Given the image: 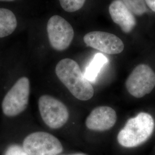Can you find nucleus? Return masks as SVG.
I'll return each instance as SVG.
<instances>
[{
    "label": "nucleus",
    "instance_id": "f257e3e1",
    "mask_svg": "<svg viewBox=\"0 0 155 155\" xmlns=\"http://www.w3.org/2000/svg\"><path fill=\"white\" fill-rule=\"evenodd\" d=\"M55 72L59 79L78 100L88 101L93 97L92 85L75 61L69 58L60 61L56 66Z\"/></svg>",
    "mask_w": 155,
    "mask_h": 155
},
{
    "label": "nucleus",
    "instance_id": "f03ea898",
    "mask_svg": "<svg viewBox=\"0 0 155 155\" xmlns=\"http://www.w3.org/2000/svg\"><path fill=\"white\" fill-rule=\"evenodd\" d=\"M155 121L150 114L141 112L128 120L117 136L118 143L125 148H133L144 143L153 132Z\"/></svg>",
    "mask_w": 155,
    "mask_h": 155
},
{
    "label": "nucleus",
    "instance_id": "7ed1b4c3",
    "mask_svg": "<svg viewBox=\"0 0 155 155\" xmlns=\"http://www.w3.org/2000/svg\"><path fill=\"white\" fill-rule=\"evenodd\" d=\"M30 82L28 78H20L6 94L2 102L3 113L8 117H15L25 110L28 105Z\"/></svg>",
    "mask_w": 155,
    "mask_h": 155
},
{
    "label": "nucleus",
    "instance_id": "20e7f679",
    "mask_svg": "<svg viewBox=\"0 0 155 155\" xmlns=\"http://www.w3.org/2000/svg\"><path fill=\"white\" fill-rule=\"evenodd\" d=\"M39 109L42 120L51 129L61 128L69 118V112L66 105L49 95L40 97Z\"/></svg>",
    "mask_w": 155,
    "mask_h": 155
},
{
    "label": "nucleus",
    "instance_id": "39448f33",
    "mask_svg": "<svg viewBox=\"0 0 155 155\" xmlns=\"http://www.w3.org/2000/svg\"><path fill=\"white\" fill-rule=\"evenodd\" d=\"M22 148L28 155H58L63 150L58 139L45 132L29 134L23 141Z\"/></svg>",
    "mask_w": 155,
    "mask_h": 155
},
{
    "label": "nucleus",
    "instance_id": "423d86ee",
    "mask_svg": "<svg viewBox=\"0 0 155 155\" xmlns=\"http://www.w3.org/2000/svg\"><path fill=\"white\" fill-rule=\"evenodd\" d=\"M125 85L129 94L136 98H142L155 87V72L148 65L139 64L127 77Z\"/></svg>",
    "mask_w": 155,
    "mask_h": 155
},
{
    "label": "nucleus",
    "instance_id": "0eeeda50",
    "mask_svg": "<svg viewBox=\"0 0 155 155\" xmlns=\"http://www.w3.org/2000/svg\"><path fill=\"white\" fill-rule=\"evenodd\" d=\"M47 31L50 45L56 51L66 50L74 39V31L71 25L58 15L53 16L49 19Z\"/></svg>",
    "mask_w": 155,
    "mask_h": 155
},
{
    "label": "nucleus",
    "instance_id": "6e6552de",
    "mask_svg": "<svg viewBox=\"0 0 155 155\" xmlns=\"http://www.w3.org/2000/svg\"><path fill=\"white\" fill-rule=\"evenodd\" d=\"M87 46L109 55L118 54L124 49V44L117 36L106 32L93 31L83 38Z\"/></svg>",
    "mask_w": 155,
    "mask_h": 155
},
{
    "label": "nucleus",
    "instance_id": "1a4fd4ad",
    "mask_svg": "<svg viewBox=\"0 0 155 155\" xmlns=\"http://www.w3.org/2000/svg\"><path fill=\"white\" fill-rule=\"evenodd\" d=\"M117 120L116 111L109 106H100L91 111L86 121L90 130L103 132L113 127Z\"/></svg>",
    "mask_w": 155,
    "mask_h": 155
},
{
    "label": "nucleus",
    "instance_id": "9d476101",
    "mask_svg": "<svg viewBox=\"0 0 155 155\" xmlns=\"http://www.w3.org/2000/svg\"><path fill=\"white\" fill-rule=\"evenodd\" d=\"M109 11L112 20L120 26L124 33H130L135 27V17L122 0H114L109 6Z\"/></svg>",
    "mask_w": 155,
    "mask_h": 155
},
{
    "label": "nucleus",
    "instance_id": "9b49d317",
    "mask_svg": "<svg viewBox=\"0 0 155 155\" xmlns=\"http://www.w3.org/2000/svg\"><path fill=\"white\" fill-rule=\"evenodd\" d=\"M16 17L11 10L0 8V38L11 35L16 29Z\"/></svg>",
    "mask_w": 155,
    "mask_h": 155
},
{
    "label": "nucleus",
    "instance_id": "f8f14e48",
    "mask_svg": "<svg viewBox=\"0 0 155 155\" xmlns=\"http://www.w3.org/2000/svg\"><path fill=\"white\" fill-rule=\"evenodd\" d=\"M107 61L108 59L104 55L101 53L95 54L93 60L86 68L84 73V77L89 82H94L101 71V69Z\"/></svg>",
    "mask_w": 155,
    "mask_h": 155
},
{
    "label": "nucleus",
    "instance_id": "ddd939ff",
    "mask_svg": "<svg viewBox=\"0 0 155 155\" xmlns=\"http://www.w3.org/2000/svg\"><path fill=\"white\" fill-rule=\"evenodd\" d=\"M127 8L134 15L142 16L147 12L145 0H122Z\"/></svg>",
    "mask_w": 155,
    "mask_h": 155
},
{
    "label": "nucleus",
    "instance_id": "4468645a",
    "mask_svg": "<svg viewBox=\"0 0 155 155\" xmlns=\"http://www.w3.org/2000/svg\"><path fill=\"white\" fill-rule=\"evenodd\" d=\"M61 8L67 12H74L81 9L86 0H59Z\"/></svg>",
    "mask_w": 155,
    "mask_h": 155
},
{
    "label": "nucleus",
    "instance_id": "2eb2a0df",
    "mask_svg": "<svg viewBox=\"0 0 155 155\" xmlns=\"http://www.w3.org/2000/svg\"><path fill=\"white\" fill-rule=\"evenodd\" d=\"M5 155H28L24 148L17 145H12L6 151Z\"/></svg>",
    "mask_w": 155,
    "mask_h": 155
},
{
    "label": "nucleus",
    "instance_id": "dca6fc26",
    "mask_svg": "<svg viewBox=\"0 0 155 155\" xmlns=\"http://www.w3.org/2000/svg\"><path fill=\"white\" fill-rule=\"evenodd\" d=\"M146 5L148 6L152 11L155 12V0H145Z\"/></svg>",
    "mask_w": 155,
    "mask_h": 155
},
{
    "label": "nucleus",
    "instance_id": "f3484780",
    "mask_svg": "<svg viewBox=\"0 0 155 155\" xmlns=\"http://www.w3.org/2000/svg\"><path fill=\"white\" fill-rule=\"evenodd\" d=\"M15 0H0V1H13Z\"/></svg>",
    "mask_w": 155,
    "mask_h": 155
},
{
    "label": "nucleus",
    "instance_id": "a211bd4d",
    "mask_svg": "<svg viewBox=\"0 0 155 155\" xmlns=\"http://www.w3.org/2000/svg\"><path fill=\"white\" fill-rule=\"evenodd\" d=\"M84 155V154H82V153H78V154H74V155Z\"/></svg>",
    "mask_w": 155,
    "mask_h": 155
}]
</instances>
